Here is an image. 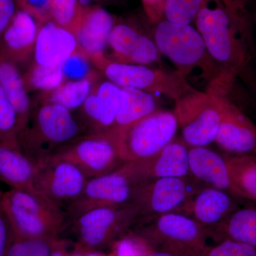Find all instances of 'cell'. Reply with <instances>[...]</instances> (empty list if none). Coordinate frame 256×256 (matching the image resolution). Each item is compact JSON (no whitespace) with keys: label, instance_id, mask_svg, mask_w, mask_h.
Wrapping results in <instances>:
<instances>
[{"label":"cell","instance_id":"6da1fadb","mask_svg":"<svg viewBox=\"0 0 256 256\" xmlns=\"http://www.w3.org/2000/svg\"><path fill=\"white\" fill-rule=\"evenodd\" d=\"M194 24L222 74L235 82L252 58L248 18L232 14L220 0H204Z\"/></svg>","mask_w":256,"mask_h":256},{"label":"cell","instance_id":"7a4b0ae2","mask_svg":"<svg viewBox=\"0 0 256 256\" xmlns=\"http://www.w3.org/2000/svg\"><path fill=\"white\" fill-rule=\"evenodd\" d=\"M152 26V34L160 54L174 64L185 80L190 85L204 86L205 90L228 95L234 82L222 74L196 28L165 18Z\"/></svg>","mask_w":256,"mask_h":256},{"label":"cell","instance_id":"3957f363","mask_svg":"<svg viewBox=\"0 0 256 256\" xmlns=\"http://www.w3.org/2000/svg\"><path fill=\"white\" fill-rule=\"evenodd\" d=\"M32 102L30 118L16 141L36 164L57 156L87 134L73 111L56 104Z\"/></svg>","mask_w":256,"mask_h":256},{"label":"cell","instance_id":"277c9868","mask_svg":"<svg viewBox=\"0 0 256 256\" xmlns=\"http://www.w3.org/2000/svg\"><path fill=\"white\" fill-rule=\"evenodd\" d=\"M0 204L14 238H58L68 225L63 210L32 192L10 188L3 193Z\"/></svg>","mask_w":256,"mask_h":256},{"label":"cell","instance_id":"5b68a950","mask_svg":"<svg viewBox=\"0 0 256 256\" xmlns=\"http://www.w3.org/2000/svg\"><path fill=\"white\" fill-rule=\"evenodd\" d=\"M95 68L107 80L120 88H130L156 96L178 100L197 90L175 70L166 72L148 66L119 63L104 54L90 56Z\"/></svg>","mask_w":256,"mask_h":256},{"label":"cell","instance_id":"8992f818","mask_svg":"<svg viewBox=\"0 0 256 256\" xmlns=\"http://www.w3.org/2000/svg\"><path fill=\"white\" fill-rule=\"evenodd\" d=\"M178 126L174 112L158 110L136 122L110 131L124 162L146 159L159 152L176 137Z\"/></svg>","mask_w":256,"mask_h":256},{"label":"cell","instance_id":"52a82bcc","mask_svg":"<svg viewBox=\"0 0 256 256\" xmlns=\"http://www.w3.org/2000/svg\"><path fill=\"white\" fill-rule=\"evenodd\" d=\"M138 217L133 204L98 207L69 220L66 228L84 250H102L129 232Z\"/></svg>","mask_w":256,"mask_h":256},{"label":"cell","instance_id":"ba28073f","mask_svg":"<svg viewBox=\"0 0 256 256\" xmlns=\"http://www.w3.org/2000/svg\"><path fill=\"white\" fill-rule=\"evenodd\" d=\"M227 96L210 90L190 92L175 101L174 114L182 138L190 148L206 146L214 142Z\"/></svg>","mask_w":256,"mask_h":256},{"label":"cell","instance_id":"9c48e42d","mask_svg":"<svg viewBox=\"0 0 256 256\" xmlns=\"http://www.w3.org/2000/svg\"><path fill=\"white\" fill-rule=\"evenodd\" d=\"M204 186L192 176L156 178L140 184L132 202L138 210L137 222L172 212L184 214L194 195Z\"/></svg>","mask_w":256,"mask_h":256},{"label":"cell","instance_id":"30bf717a","mask_svg":"<svg viewBox=\"0 0 256 256\" xmlns=\"http://www.w3.org/2000/svg\"><path fill=\"white\" fill-rule=\"evenodd\" d=\"M136 233L156 248L162 246H174L190 249L202 255L207 247L210 233L190 216L178 212L164 214L140 222Z\"/></svg>","mask_w":256,"mask_h":256},{"label":"cell","instance_id":"8fae6325","mask_svg":"<svg viewBox=\"0 0 256 256\" xmlns=\"http://www.w3.org/2000/svg\"><path fill=\"white\" fill-rule=\"evenodd\" d=\"M37 164V194L66 214L69 207L82 195L88 178L76 165L60 156Z\"/></svg>","mask_w":256,"mask_h":256},{"label":"cell","instance_id":"7c38bea8","mask_svg":"<svg viewBox=\"0 0 256 256\" xmlns=\"http://www.w3.org/2000/svg\"><path fill=\"white\" fill-rule=\"evenodd\" d=\"M139 184L124 164L108 174L90 178L82 195L66 212L68 223L84 212L98 207L132 204Z\"/></svg>","mask_w":256,"mask_h":256},{"label":"cell","instance_id":"4fadbf2b","mask_svg":"<svg viewBox=\"0 0 256 256\" xmlns=\"http://www.w3.org/2000/svg\"><path fill=\"white\" fill-rule=\"evenodd\" d=\"M56 156L76 165L88 180L112 172L126 163L110 132L85 134Z\"/></svg>","mask_w":256,"mask_h":256},{"label":"cell","instance_id":"5bb4252c","mask_svg":"<svg viewBox=\"0 0 256 256\" xmlns=\"http://www.w3.org/2000/svg\"><path fill=\"white\" fill-rule=\"evenodd\" d=\"M108 50L110 53L106 56L119 63L150 66L161 62L162 55L152 34L130 21L118 20L109 36Z\"/></svg>","mask_w":256,"mask_h":256},{"label":"cell","instance_id":"9a60e30c","mask_svg":"<svg viewBox=\"0 0 256 256\" xmlns=\"http://www.w3.org/2000/svg\"><path fill=\"white\" fill-rule=\"evenodd\" d=\"M188 149L190 146L182 137H175L154 156L127 162L124 166L139 184L156 178L191 176Z\"/></svg>","mask_w":256,"mask_h":256},{"label":"cell","instance_id":"2e32d148","mask_svg":"<svg viewBox=\"0 0 256 256\" xmlns=\"http://www.w3.org/2000/svg\"><path fill=\"white\" fill-rule=\"evenodd\" d=\"M120 90L107 79L96 82L76 114L87 134L110 132L114 129L120 104Z\"/></svg>","mask_w":256,"mask_h":256},{"label":"cell","instance_id":"e0dca14e","mask_svg":"<svg viewBox=\"0 0 256 256\" xmlns=\"http://www.w3.org/2000/svg\"><path fill=\"white\" fill-rule=\"evenodd\" d=\"M214 142L234 156L256 154V126L228 97Z\"/></svg>","mask_w":256,"mask_h":256},{"label":"cell","instance_id":"ac0fdd59","mask_svg":"<svg viewBox=\"0 0 256 256\" xmlns=\"http://www.w3.org/2000/svg\"><path fill=\"white\" fill-rule=\"evenodd\" d=\"M40 24L24 10L20 9L0 38V52L18 67L33 60Z\"/></svg>","mask_w":256,"mask_h":256},{"label":"cell","instance_id":"d6986e66","mask_svg":"<svg viewBox=\"0 0 256 256\" xmlns=\"http://www.w3.org/2000/svg\"><path fill=\"white\" fill-rule=\"evenodd\" d=\"M78 48L72 32L50 20L40 24L32 62L50 68L60 67Z\"/></svg>","mask_w":256,"mask_h":256},{"label":"cell","instance_id":"ffe728a7","mask_svg":"<svg viewBox=\"0 0 256 256\" xmlns=\"http://www.w3.org/2000/svg\"><path fill=\"white\" fill-rule=\"evenodd\" d=\"M237 208L232 194L204 186L194 195L184 214L210 230L218 226Z\"/></svg>","mask_w":256,"mask_h":256},{"label":"cell","instance_id":"44dd1931","mask_svg":"<svg viewBox=\"0 0 256 256\" xmlns=\"http://www.w3.org/2000/svg\"><path fill=\"white\" fill-rule=\"evenodd\" d=\"M37 174L38 164L24 154L16 140L0 141V181L37 194Z\"/></svg>","mask_w":256,"mask_h":256},{"label":"cell","instance_id":"7402d4cb","mask_svg":"<svg viewBox=\"0 0 256 256\" xmlns=\"http://www.w3.org/2000/svg\"><path fill=\"white\" fill-rule=\"evenodd\" d=\"M118 18L101 6L84 9L82 20L75 33L79 48L89 57L105 54L109 36Z\"/></svg>","mask_w":256,"mask_h":256},{"label":"cell","instance_id":"603a6c76","mask_svg":"<svg viewBox=\"0 0 256 256\" xmlns=\"http://www.w3.org/2000/svg\"><path fill=\"white\" fill-rule=\"evenodd\" d=\"M188 165L191 176L202 184L236 196L226 156H220L206 146L190 148Z\"/></svg>","mask_w":256,"mask_h":256},{"label":"cell","instance_id":"cb8c5ba5","mask_svg":"<svg viewBox=\"0 0 256 256\" xmlns=\"http://www.w3.org/2000/svg\"><path fill=\"white\" fill-rule=\"evenodd\" d=\"M0 86L11 100L18 114L20 131L28 124L33 102L25 87L20 67L0 52Z\"/></svg>","mask_w":256,"mask_h":256},{"label":"cell","instance_id":"d4e9b609","mask_svg":"<svg viewBox=\"0 0 256 256\" xmlns=\"http://www.w3.org/2000/svg\"><path fill=\"white\" fill-rule=\"evenodd\" d=\"M208 233L218 242L234 240L256 248V207L237 208Z\"/></svg>","mask_w":256,"mask_h":256},{"label":"cell","instance_id":"484cf974","mask_svg":"<svg viewBox=\"0 0 256 256\" xmlns=\"http://www.w3.org/2000/svg\"><path fill=\"white\" fill-rule=\"evenodd\" d=\"M120 88L118 114L112 130L128 126L159 110L156 96L138 89Z\"/></svg>","mask_w":256,"mask_h":256},{"label":"cell","instance_id":"4316f807","mask_svg":"<svg viewBox=\"0 0 256 256\" xmlns=\"http://www.w3.org/2000/svg\"><path fill=\"white\" fill-rule=\"evenodd\" d=\"M97 79L66 82L53 90L40 92L35 101L63 106L70 111L78 110L92 92Z\"/></svg>","mask_w":256,"mask_h":256},{"label":"cell","instance_id":"83f0119b","mask_svg":"<svg viewBox=\"0 0 256 256\" xmlns=\"http://www.w3.org/2000/svg\"><path fill=\"white\" fill-rule=\"evenodd\" d=\"M226 158L236 195L256 201V154Z\"/></svg>","mask_w":256,"mask_h":256},{"label":"cell","instance_id":"f1b7e54d","mask_svg":"<svg viewBox=\"0 0 256 256\" xmlns=\"http://www.w3.org/2000/svg\"><path fill=\"white\" fill-rule=\"evenodd\" d=\"M26 67L22 76L28 92H50L65 82L60 66L50 68L31 62Z\"/></svg>","mask_w":256,"mask_h":256},{"label":"cell","instance_id":"f546056e","mask_svg":"<svg viewBox=\"0 0 256 256\" xmlns=\"http://www.w3.org/2000/svg\"><path fill=\"white\" fill-rule=\"evenodd\" d=\"M60 68L65 82L97 79L102 76L97 69L94 68L95 66L90 57L79 47L62 64Z\"/></svg>","mask_w":256,"mask_h":256},{"label":"cell","instance_id":"4dcf8cb0","mask_svg":"<svg viewBox=\"0 0 256 256\" xmlns=\"http://www.w3.org/2000/svg\"><path fill=\"white\" fill-rule=\"evenodd\" d=\"M52 20L75 34L84 8L79 0H50Z\"/></svg>","mask_w":256,"mask_h":256},{"label":"cell","instance_id":"1f68e13d","mask_svg":"<svg viewBox=\"0 0 256 256\" xmlns=\"http://www.w3.org/2000/svg\"><path fill=\"white\" fill-rule=\"evenodd\" d=\"M203 2L204 0H166L164 18L173 23L192 25Z\"/></svg>","mask_w":256,"mask_h":256},{"label":"cell","instance_id":"d6a6232c","mask_svg":"<svg viewBox=\"0 0 256 256\" xmlns=\"http://www.w3.org/2000/svg\"><path fill=\"white\" fill-rule=\"evenodd\" d=\"M56 239L13 238L5 256H50Z\"/></svg>","mask_w":256,"mask_h":256},{"label":"cell","instance_id":"836d02e7","mask_svg":"<svg viewBox=\"0 0 256 256\" xmlns=\"http://www.w3.org/2000/svg\"><path fill=\"white\" fill-rule=\"evenodd\" d=\"M110 248V256H146L153 250L146 239L129 232L114 240Z\"/></svg>","mask_w":256,"mask_h":256},{"label":"cell","instance_id":"e575fe53","mask_svg":"<svg viewBox=\"0 0 256 256\" xmlns=\"http://www.w3.org/2000/svg\"><path fill=\"white\" fill-rule=\"evenodd\" d=\"M20 132L16 111L0 86V141L15 140Z\"/></svg>","mask_w":256,"mask_h":256},{"label":"cell","instance_id":"d590c367","mask_svg":"<svg viewBox=\"0 0 256 256\" xmlns=\"http://www.w3.org/2000/svg\"><path fill=\"white\" fill-rule=\"evenodd\" d=\"M201 256H256V248L234 240H220L214 246H207Z\"/></svg>","mask_w":256,"mask_h":256},{"label":"cell","instance_id":"8d00e7d4","mask_svg":"<svg viewBox=\"0 0 256 256\" xmlns=\"http://www.w3.org/2000/svg\"><path fill=\"white\" fill-rule=\"evenodd\" d=\"M20 9L26 11L42 24L52 20L50 0H18Z\"/></svg>","mask_w":256,"mask_h":256},{"label":"cell","instance_id":"74e56055","mask_svg":"<svg viewBox=\"0 0 256 256\" xmlns=\"http://www.w3.org/2000/svg\"><path fill=\"white\" fill-rule=\"evenodd\" d=\"M50 256H86V250L76 242L60 237L54 242Z\"/></svg>","mask_w":256,"mask_h":256},{"label":"cell","instance_id":"f35d334b","mask_svg":"<svg viewBox=\"0 0 256 256\" xmlns=\"http://www.w3.org/2000/svg\"><path fill=\"white\" fill-rule=\"evenodd\" d=\"M20 10L16 0H0V38Z\"/></svg>","mask_w":256,"mask_h":256},{"label":"cell","instance_id":"ab89813d","mask_svg":"<svg viewBox=\"0 0 256 256\" xmlns=\"http://www.w3.org/2000/svg\"><path fill=\"white\" fill-rule=\"evenodd\" d=\"M148 22L152 25L164 20V10L166 0H141Z\"/></svg>","mask_w":256,"mask_h":256},{"label":"cell","instance_id":"60d3db41","mask_svg":"<svg viewBox=\"0 0 256 256\" xmlns=\"http://www.w3.org/2000/svg\"><path fill=\"white\" fill-rule=\"evenodd\" d=\"M14 236L9 220L0 204V256H5Z\"/></svg>","mask_w":256,"mask_h":256},{"label":"cell","instance_id":"b9f144b4","mask_svg":"<svg viewBox=\"0 0 256 256\" xmlns=\"http://www.w3.org/2000/svg\"><path fill=\"white\" fill-rule=\"evenodd\" d=\"M146 256H201L198 252L174 246H162L152 250Z\"/></svg>","mask_w":256,"mask_h":256},{"label":"cell","instance_id":"7bdbcfd3","mask_svg":"<svg viewBox=\"0 0 256 256\" xmlns=\"http://www.w3.org/2000/svg\"><path fill=\"white\" fill-rule=\"evenodd\" d=\"M226 9L236 16L248 18L247 8L250 0H220Z\"/></svg>","mask_w":256,"mask_h":256},{"label":"cell","instance_id":"ee69618b","mask_svg":"<svg viewBox=\"0 0 256 256\" xmlns=\"http://www.w3.org/2000/svg\"><path fill=\"white\" fill-rule=\"evenodd\" d=\"M116 0H79V2L84 8L92 6H101L102 4L114 3Z\"/></svg>","mask_w":256,"mask_h":256},{"label":"cell","instance_id":"f6af8a7d","mask_svg":"<svg viewBox=\"0 0 256 256\" xmlns=\"http://www.w3.org/2000/svg\"><path fill=\"white\" fill-rule=\"evenodd\" d=\"M86 256H110L101 250H86Z\"/></svg>","mask_w":256,"mask_h":256},{"label":"cell","instance_id":"bcb514c9","mask_svg":"<svg viewBox=\"0 0 256 256\" xmlns=\"http://www.w3.org/2000/svg\"><path fill=\"white\" fill-rule=\"evenodd\" d=\"M3 193L1 192V190H0V200H1L2 196Z\"/></svg>","mask_w":256,"mask_h":256},{"label":"cell","instance_id":"7dc6e473","mask_svg":"<svg viewBox=\"0 0 256 256\" xmlns=\"http://www.w3.org/2000/svg\"><path fill=\"white\" fill-rule=\"evenodd\" d=\"M16 1H18V0H16Z\"/></svg>","mask_w":256,"mask_h":256}]
</instances>
